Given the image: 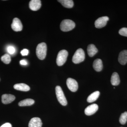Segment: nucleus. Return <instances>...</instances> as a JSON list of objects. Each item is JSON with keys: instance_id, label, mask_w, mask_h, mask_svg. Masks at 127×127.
<instances>
[{"instance_id": "f8f14e48", "label": "nucleus", "mask_w": 127, "mask_h": 127, "mask_svg": "<svg viewBox=\"0 0 127 127\" xmlns=\"http://www.w3.org/2000/svg\"><path fill=\"white\" fill-rule=\"evenodd\" d=\"M15 99V97L11 94H4L1 97V100L2 103L7 104L10 103Z\"/></svg>"}, {"instance_id": "0eeeda50", "label": "nucleus", "mask_w": 127, "mask_h": 127, "mask_svg": "<svg viewBox=\"0 0 127 127\" xmlns=\"http://www.w3.org/2000/svg\"><path fill=\"white\" fill-rule=\"evenodd\" d=\"M109 18L107 16H103L98 18L95 21V27L97 28H101L104 27L107 25V22Z\"/></svg>"}, {"instance_id": "412c9836", "label": "nucleus", "mask_w": 127, "mask_h": 127, "mask_svg": "<svg viewBox=\"0 0 127 127\" xmlns=\"http://www.w3.org/2000/svg\"><path fill=\"white\" fill-rule=\"evenodd\" d=\"M1 61L5 64H9L11 61L10 56L7 54H5L2 56L1 58Z\"/></svg>"}, {"instance_id": "6ab92c4d", "label": "nucleus", "mask_w": 127, "mask_h": 127, "mask_svg": "<svg viewBox=\"0 0 127 127\" xmlns=\"http://www.w3.org/2000/svg\"><path fill=\"white\" fill-rule=\"evenodd\" d=\"M64 7L67 8H72L74 5V3L72 0H58Z\"/></svg>"}, {"instance_id": "6e6552de", "label": "nucleus", "mask_w": 127, "mask_h": 127, "mask_svg": "<svg viewBox=\"0 0 127 127\" xmlns=\"http://www.w3.org/2000/svg\"><path fill=\"white\" fill-rule=\"evenodd\" d=\"M12 28L15 32L21 31L23 29V26L20 19L15 18L13 19L11 25Z\"/></svg>"}, {"instance_id": "bb28decb", "label": "nucleus", "mask_w": 127, "mask_h": 127, "mask_svg": "<svg viewBox=\"0 0 127 127\" xmlns=\"http://www.w3.org/2000/svg\"><path fill=\"white\" fill-rule=\"evenodd\" d=\"M0 127H12V125L10 123H6L2 125Z\"/></svg>"}, {"instance_id": "ddd939ff", "label": "nucleus", "mask_w": 127, "mask_h": 127, "mask_svg": "<svg viewBox=\"0 0 127 127\" xmlns=\"http://www.w3.org/2000/svg\"><path fill=\"white\" fill-rule=\"evenodd\" d=\"M118 61L120 64L125 65L127 63V50L122 51L119 53Z\"/></svg>"}, {"instance_id": "7ed1b4c3", "label": "nucleus", "mask_w": 127, "mask_h": 127, "mask_svg": "<svg viewBox=\"0 0 127 127\" xmlns=\"http://www.w3.org/2000/svg\"><path fill=\"white\" fill-rule=\"evenodd\" d=\"M85 58V53L82 48L78 49L73 56L72 61L75 64H79L84 61Z\"/></svg>"}, {"instance_id": "9b49d317", "label": "nucleus", "mask_w": 127, "mask_h": 127, "mask_svg": "<svg viewBox=\"0 0 127 127\" xmlns=\"http://www.w3.org/2000/svg\"><path fill=\"white\" fill-rule=\"evenodd\" d=\"M42 124L40 119L38 117H34L30 120L28 127H41Z\"/></svg>"}, {"instance_id": "2eb2a0df", "label": "nucleus", "mask_w": 127, "mask_h": 127, "mask_svg": "<svg viewBox=\"0 0 127 127\" xmlns=\"http://www.w3.org/2000/svg\"><path fill=\"white\" fill-rule=\"evenodd\" d=\"M93 67L94 70L97 72L101 71L103 68L102 62L100 59H96L94 61Z\"/></svg>"}, {"instance_id": "4be33fe9", "label": "nucleus", "mask_w": 127, "mask_h": 127, "mask_svg": "<svg viewBox=\"0 0 127 127\" xmlns=\"http://www.w3.org/2000/svg\"><path fill=\"white\" fill-rule=\"evenodd\" d=\"M127 121V112H124L122 114L119 118V122L123 125L125 124Z\"/></svg>"}, {"instance_id": "f03ea898", "label": "nucleus", "mask_w": 127, "mask_h": 127, "mask_svg": "<svg viewBox=\"0 0 127 127\" xmlns=\"http://www.w3.org/2000/svg\"><path fill=\"white\" fill-rule=\"evenodd\" d=\"M75 23L70 20H64L63 21L60 25V28L62 31H69L75 28Z\"/></svg>"}, {"instance_id": "39448f33", "label": "nucleus", "mask_w": 127, "mask_h": 127, "mask_svg": "<svg viewBox=\"0 0 127 127\" xmlns=\"http://www.w3.org/2000/svg\"><path fill=\"white\" fill-rule=\"evenodd\" d=\"M68 53L66 50H63L59 51L58 54L56 63L58 65L61 66L66 62L68 57Z\"/></svg>"}, {"instance_id": "393cba45", "label": "nucleus", "mask_w": 127, "mask_h": 127, "mask_svg": "<svg viewBox=\"0 0 127 127\" xmlns=\"http://www.w3.org/2000/svg\"><path fill=\"white\" fill-rule=\"evenodd\" d=\"M21 53L22 56H27L29 53V51L27 49H24L21 51Z\"/></svg>"}, {"instance_id": "423d86ee", "label": "nucleus", "mask_w": 127, "mask_h": 127, "mask_svg": "<svg viewBox=\"0 0 127 127\" xmlns=\"http://www.w3.org/2000/svg\"><path fill=\"white\" fill-rule=\"evenodd\" d=\"M66 84L67 87L71 92H76L78 89V84L75 79L69 78L67 79Z\"/></svg>"}, {"instance_id": "a211bd4d", "label": "nucleus", "mask_w": 127, "mask_h": 127, "mask_svg": "<svg viewBox=\"0 0 127 127\" xmlns=\"http://www.w3.org/2000/svg\"><path fill=\"white\" fill-rule=\"evenodd\" d=\"M100 92L96 91L92 93L88 97L87 101L88 102L92 103L96 101L100 95Z\"/></svg>"}, {"instance_id": "20e7f679", "label": "nucleus", "mask_w": 127, "mask_h": 127, "mask_svg": "<svg viewBox=\"0 0 127 127\" xmlns=\"http://www.w3.org/2000/svg\"><path fill=\"white\" fill-rule=\"evenodd\" d=\"M56 93L59 102L63 106H66L67 104V101L61 87L57 86L56 87Z\"/></svg>"}, {"instance_id": "b1692460", "label": "nucleus", "mask_w": 127, "mask_h": 127, "mask_svg": "<svg viewBox=\"0 0 127 127\" xmlns=\"http://www.w3.org/2000/svg\"><path fill=\"white\" fill-rule=\"evenodd\" d=\"M7 50L8 52L11 55L14 54L15 52V47L11 46H9L7 47Z\"/></svg>"}, {"instance_id": "f3484780", "label": "nucleus", "mask_w": 127, "mask_h": 127, "mask_svg": "<svg viewBox=\"0 0 127 127\" xmlns=\"http://www.w3.org/2000/svg\"><path fill=\"white\" fill-rule=\"evenodd\" d=\"M111 83L112 85L114 86H118L120 83L119 76L117 73L114 72L111 78Z\"/></svg>"}, {"instance_id": "aec40b11", "label": "nucleus", "mask_w": 127, "mask_h": 127, "mask_svg": "<svg viewBox=\"0 0 127 127\" xmlns=\"http://www.w3.org/2000/svg\"><path fill=\"white\" fill-rule=\"evenodd\" d=\"M34 100L31 98H28L21 101L18 103V105L20 106H31L34 104Z\"/></svg>"}, {"instance_id": "1a4fd4ad", "label": "nucleus", "mask_w": 127, "mask_h": 127, "mask_svg": "<svg viewBox=\"0 0 127 127\" xmlns=\"http://www.w3.org/2000/svg\"><path fill=\"white\" fill-rule=\"evenodd\" d=\"M98 108L97 104H92L87 107L84 110V112L87 116H91L95 113L97 111Z\"/></svg>"}, {"instance_id": "a878e982", "label": "nucleus", "mask_w": 127, "mask_h": 127, "mask_svg": "<svg viewBox=\"0 0 127 127\" xmlns=\"http://www.w3.org/2000/svg\"><path fill=\"white\" fill-rule=\"evenodd\" d=\"M20 64L23 65H26L28 64V62L26 60H22L20 61Z\"/></svg>"}, {"instance_id": "dca6fc26", "label": "nucleus", "mask_w": 127, "mask_h": 127, "mask_svg": "<svg viewBox=\"0 0 127 127\" xmlns=\"http://www.w3.org/2000/svg\"><path fill=\"white\" fill-rule=\"evenodd\" d=\"M87 52L89 57H93L98 52V50L93 44L89 45L87 47Z\"/></svg>"}, {"instance_id": "9d476101", "label": "nucleus", "mask_w": 127, "mask_h": 127, "mask_svg": "<svg viewBox=\"0 0 127 127\" xmlns=\"http://www.w3.org/2000/svg\"><path fill=\"white\" fill-rule=\"evenodd\" d=\"M41 3L40 0H32L29 3L30 8L32 10L36 11L40 8Z\"/></svg>"}, {"instance_id": "4468645a", "label": "nucleus", "mask_w": 127, "mask_h": 127, "mask_svg": "<svg viewBox=\"0 0 127 127\" xmlns=\"http://www.w3.org/2000/svg\"><path fill=\"white\" fill-rule=\"evenodd\" d=\"M14 87L16 90L23 92H27L30 89V87L25 83H18L15 84Z\"/></svg>"}, {"instance_id": "5701e85b", "label": "nucleus", "mask_w": 127, "mask_h": 127, "mask_svg": "<svg viewBox=\"0 0 127 127\" xmlns=\"http://www.w3.org/2000/svg\"><path fill=\"white\" fill-rule=\"evenodd\" d=\"M119 33L121 35L127 37V28H122L119 30Z\"/></svg>"}, {"instance_id": "f257e3e1", "label": "nucleus", "mask_w": 127, "mask_h": 127, "mask_svg": "<svg viewBox=\"0 0 127 127\" xmlns=\"http://www.w3.org/2000/svg\"><path fill=\"white\" fill-rule=\"evenodd\" d=\"M47 51L46 44L44 42L39 43L37 46L36 54L38 58L40 60H43L45 58Z\"/></svg>"}]
</instances>
